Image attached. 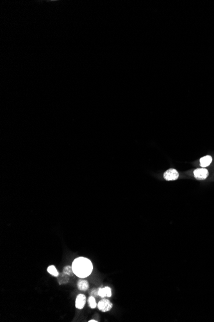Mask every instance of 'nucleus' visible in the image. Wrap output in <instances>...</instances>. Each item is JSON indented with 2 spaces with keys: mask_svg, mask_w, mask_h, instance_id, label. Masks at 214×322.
Instances as JSON below:
<instances>
[{
  "mask_svg": "<svg viewBox=\"0 0 214 322\" xmlns=\"http://www.w3.org/2000/svg\"><path fill=\"white\" fill-rule=\"evenodd\" d=\"M89 321V322H97V321L94 320H90V321Z\"/></svg>",
  "mask_w": 214,
  "mask_h": 322,
  "instance_id": "nucleus-14",
  "label": "nucleus"
},
{
  "mask_svg": "<svg viewBox=\"0 0 214 322\" xmlns=\"http://www.w3.org/2000/svg\"><path fill=\"white\" fill-rule=\"evenodd\" d=\"M90 295H91V296H94V297H97L98 295V289L97 290H96V289H94V290L90 292Z\"/></svg>",
  "mask_w": 214,
  "mask_h": 322,
  "instance_id": "nucleus-12",
  "label": "nucleus"
},
{
  "mask_svg": "<svg viewBox=\"0 0 214 322\" xmlns=\"http://www.w3.org/2000/svg\"><path fill=\"white\" fill-rule=\"evenodd\" d=\"M73 273L79 278H86L89 276L93 270L91 261L85 257H78L74 259L72 264Z\"/></svg>",
  "mask_w": 214,
  "mask_h": 322,
  "instance_id": "nucleus-1",
  "label": "nucleus"
},
{
  "mask_svg": "<svg viewBox=\"0 0 214 322\" xmlns=\"http://www.w3.org/2000/svg\"><path fill=\"white\" fill-rule=\"evenodd\" d=\"M86 303V296L83 294L77 296L75 301V307L78 309H82Z\"/></svg>",
  "mask_w": 214,
  "mask_h": 322,
  "instance_id": "nucleus-5",
  "label": "nucleus"
},
{
  "mask_svg": "<svg viewBox=\"0 0 214 322\" xmlns=\"http://www.w3.org/2000/svg\"><path fill=\"white\" fill-rule=\"evenodd\" d=\"M212 161V158L210 156H206L200 159V165L202 167H208Z\"/></svg>",
  "mask_w": 214,
  "mask_h": 322,
  "instance_id": "nucleus-6",
  "label": "nucleus"
},
{
  "mask_svg": "<svg viewBox=\"0 0 214 322\" xmlns=\"http://www.w3.org/2000/svg\"><path fill=\"white\" fill-rule=\"evenodd\" d=\"M48 272L52 274V276L53 277H58L59 275V272H58V271L57 269V268L55 267V266H49L48 267Z\"/></svg>",
  "mask_w": 214,
  "mask_h": 322,
  "instance_id": "nucleus-8",
  "label": "nucleus"
},
{
  "mask_svg": "<svg viewBox=\"0 0 214 322\" xmlns=\"http://www.w3.org/2000/svg\"><path fill=\"white\" fill-rule=\"evenodd\" d=\"M63 273L64 274H67V275H68V276H72V274L74 273L73 271H72V266H67L66 267H64V269H63Z\"/></svg>",
  "mask_w": 214,
  "mask_h": 322,
  "instance_id": "nucleus-10",
  "label": "nucleus"
},
{
  "mask_svg": "<svg viewBox=\"0 0 214 322\" xmlns=\"http://www.w3.org/2000/svg\"><path fill=\"white\" fill-rule=\"evenodd\" d=\"M179 177V173L176 170L170 169L167 170L164 174V178L167 181H175Z\"/></svg>",
  "mask_w": 214,
  "mask_h": 322,
  "instance_id": "nucleus-3",
  "label": "nucleus"
},
{
  "mask_svg": "<svg viewBox=\"0 0 214 322\" xmlns=\"http://www.w3.org/2000/svg\"><path fill=\"white\" fill-rule=\"evenodd\" d=\"M106 287V289H107V297H111V296H112V291H111V289H110L109 287Z\"/></svg>",
  "mask_w": 214,
  "mask_h": 322,
  "instance_id": "nucleus-13",
  "label": "nucleus"
},
{
  "mask_svg": "<svg viewBox=\"0 0 214 322\" xmlns=\"http://www.w3.org/2000/svg\"><path fill=\"white\" fill-rule=\"evenodd\" d=\"M98 295L101 298H104L105 296H107V292L106 287L99 288L98 289Z\"/></svg>",
  "mask_w": 214,
  "mask_h": 322,
  "instance_id": "nucleus-11",
  "label": "nucleus"
},
{
  "mask_svg": "<svg viewBox=\"0 0 214 322\" xmlns=\"http://www.w3.org/2000/svg\"><path fill=\"white\" fill-rule=\"evenodd\" d=\"M77 287L80 291H87L89 287V285L87 280H79L77 283Z\"/></svg>",
  "mask_w": 214,
  "mask_h": 322,
  "instance_id": "nucleus-7",
  "label": "nucleus"
},
{
  "mask_svg": "<svg viewBox=\"0 0 214 322\" xmlns=\"http://www.w3.org/2000/svg\"><path fill=\"white\" fill-rule=\"evenodd\" d=\"M88 303H89V307H90V308H92V309L96 308V306H97V305L96 304V302L95 297H94V296H90V297L89 298V299H88Z\"/></svg>",
  "mask_w": 214,
  "mask_h": 322,
  "instance_id": "nucleus-9",
  "label": "nucleus"
},
{
  "mask_svg": "<svg viewBox=\"0 0 214 322\" xmlns=\"http://www.w3.org/2000/svg\"><path fill=\"white\" fill-rule=\"evenodd\" d=\"M194 175L195 178L199 180L205 179L208 176V171L207 169L205 168L198 169L194 171Z\"/></svg>",
  "mask_w": 214,
  "mask_h": 322,
  "instance_id": "nucleus-4",
  "label": "nucleus"
},
{
  "mask_svg": "<svg viewBox=\"0 0 214 322\" xmlns=\"http://www.w3.org/2000/svg\"><path fill=\"white\" fill-rule=\"evenodd\" d=\"M112 306H113L112 303L110 302L109 300L107 299L101 300L97 303V307L102 312H107V311L110 310L112 308Z\"/></svg>",
  "mask_w": 214,
  "mask_h": 322,
  "instance_id": "nucleus-2",
  "label": "nucleus"
}]
</instances>
